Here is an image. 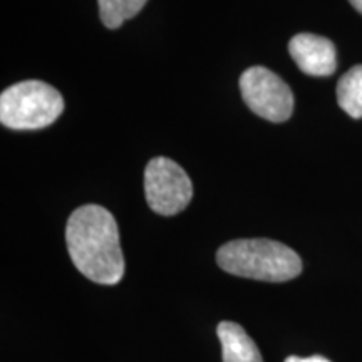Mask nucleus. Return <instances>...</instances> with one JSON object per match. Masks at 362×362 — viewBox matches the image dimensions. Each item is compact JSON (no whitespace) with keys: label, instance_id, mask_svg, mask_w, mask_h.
Returning a JSON list of instances; mask_svg holds the SVG:
<instances>
[{"label":"nucleus","instance_id":"20e7f679","mask_svg":"<svg viewBox=\"0 0 362 362\" xmlns=\"http://www.w3.org/2000/svg\"><path fill=\"white\" fill-rule=\"evenodd\" d=\"M144 193L155 214L173 216L192 202L193 185L178 163L158 156L153 158L144 170Z\"/></svg>","mask_w":362,"mask_h":362},{"label":"nucleus","instance_id":"423d86ee","mask_svg":"<svg viewBox=\"0 0 362 362\" xmlns=\"http://www.w3.org/2000/svg\"><path fill=\"white\" fill-rule=\"evenodd\" d=\"M288 52L304 74L324 78L336 72V47L329 39L315 34H297L288 42Z\"/></svg>","mask_w":362,"mask_h":362},{"label":"nucleus","instance_id":"f257e3e1","mask_svg":"<svg viewBox=\"0 0 362 362\" xmlns=\"http://www.w3.org/2000/svg\"><path fill=\"white\" fill-rule=\"evenodd\" d=\"M67 252L84 277L101 285H116L124 275V257L115 216L99 205L72 211L66 226Z\"/></svg>","mask_w":362,"mask_h":362},{"label":"nucleus","instance_id":"39448f33","mask_svg":"<svg viewBox=\"0 0 362 362\" xmlns=\"http://www.w3.org/2000/svg\"><path fill=\"white\" fill-rule=\"evenodd\" d=\"M243 101L257 116L272 123H284L292 116L293 96L288 84L262 66L247 69L240 78Z\"/></svg>","mask_w":362,"mask_h":362},{"label":"nucleus","instance_id":"9b49d317","mask_svg":"<svg viewBox=\"0 0 362 362\" xmlns=\"http://www.w3.org/2000/svg\"><path fill=\"white\" fill-rule=\"evenodd\" d=\"M349 2L352 4V7H354L357 12L362 13V0H349Z\"/></svg>","mask_w":362,"mask_h":362},{"label":"nucleus","instance_id":"f03ea898","mask_svg":"<svg viewBox=\"0 0 362 362\" xmlns=\"http://www.w3.org/2000/svg\"><path fill=\"white\" fill-rule=\"evenodd\" d=\"M221 270L262 282H287L302 272V260L291 247L269 238H240L220 247Z\"/></svg>","mask_w":362,"mask_h":362},{"label":"nucleus","instance_id":"0eeeda50","mask_svg":"<svg viewBox=\"0 0 362 362\" xmlns=\"http://www.w3.org/2000/svg\"><path fill=\"white\" fill-rule=\"evenodd\" d=\"M223 352V362H264L262 354L242 325L235 322H220L216 327Z\"/></svg>","mask_w":362,"mask_h":362},{"label":"nucleus","instance_id":"6e6552de","mask_svg":"<svg viewBox=\"0 0 362 362\" xmlns=\"http://www.w3.org/2000/svg\"><path fill=\"white\" fill-rule=\"evenodd\" d=\"M337 101L344 110L354 119L362 117V64L354 66L351 71L339 79Z\"/></svg>","mask_w":362,"mask_h":362},{"label":"nucleus","instance_id":"7ed1b4c3","mask_svg":"<svg viewBox=\"0 0 362 362\" xmlns=\"http://www.w3.org/2000/svg\"><path fill=\"white\" fill-rule=\"evenodd\" d=\"M62 111L64 99L61 93L42 81H22L0 94V123L8 129L47 128Z\"/></svg>","mask_w":362,"mask_h":362},{"label":"nucleus","instance_id":"9d476101","mask_svg":"<svg viewBox=\"0 0 362 362\" xmlns=\"http://www.w3.org/2000/svg\"><path fill=\"white\" fill-rule=\"evenodd\" d=\"M285 362H330L327 357L322 356H310V357H297V356H291L285 359Z\"/></svg>","mask_w":362,"mask_h":362},{"label":"nucleus","instance_id":"1a4fd4ad","mask_svg":"<svg viewBox=\"0 0 362 362\" xmlns=\"http://www.w3.org/2000/svg\"><path fill=\"white\" fill-rule=\"evenodd\" d=\"M146 2L148 0H98L99 16L107 29H117L141 12Z\"/></svg>","mask_w":362,"mask_h":362}]
</instances>
